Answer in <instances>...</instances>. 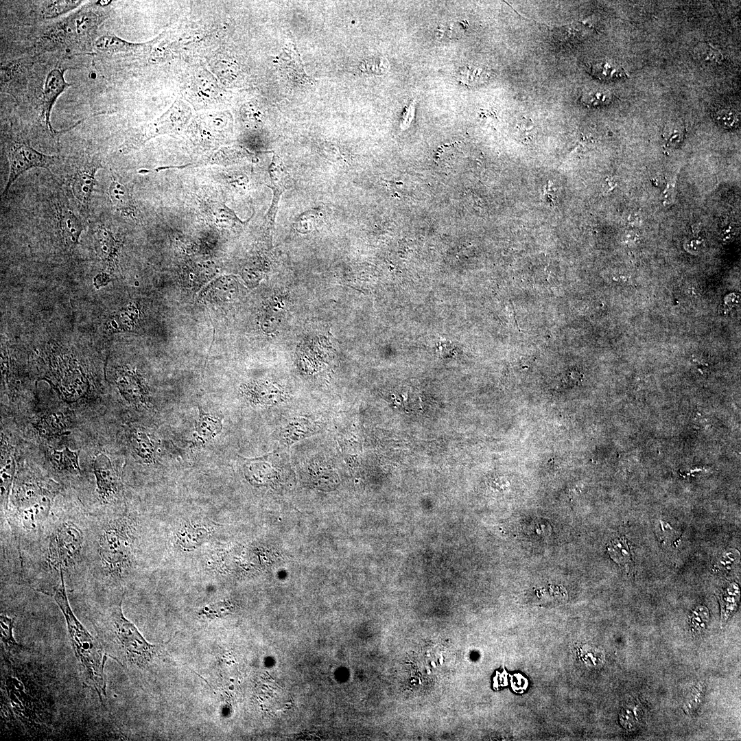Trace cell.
I'll return each mask as SVG.
<instances>
[{
    "instance_id": "cell-15",
    "label": "cell",
    "mask_w": 741,
    "mask_h": 741,
    "mask_svg": "<svg viewBox=\"0 0 741 741\" xmlns=\"http://www.w3.org/2000/svg\"><path fill=\"white\" fill-rule=\"evenodd\" d=\"M1 440V506L5 515L8 510V499L15 472L14 459L8 445Z\"/></svg>"
},
{
    "instance_id": "cell-16",
    "label": "cell",
    "mask_w": 741,
    "mask_h": 741,
    "mask_svg": "<svg viewBox=\"0 0 741 741\" xmlns=\"http://www.w3.org/2000/svg\"><path fill=\"white\" fill-rule=\"evenodd\" d=\"M58 223L63 241L69 248L79 242L80 236L85 228L84 222L73 212L61 209L58 211Z\"/></svg>"
},
{
    "instance_id": "cell-19",
    "label": "cell",
    "mask_w": 741,
    "mask_h": 741,
    "mask_svg": "<svg viewBox=\"0 0 741 741\" xmlns=\"http://www.w3.org/2000/svg\"><path fill=\"white\" fill-rule=\"evenodd\" d=\"M209 216L214 224L219 227L232 228L246 224V221H242L235 213L220 202H212L209 207Z\"/></svg>"
},
{
    "instance_id": "cell-4",
    "label": "cell",
    "mask_w": 741,
    "mask_h": 741,
    "mask_svg": "<svg viewBox=\"0 0 741 741\" xmlns=\"http://www.w3.org/2000/svg\"><path fill=\"white\" fill-rule=\"evenodd\" d=\"M53 596L64 617L71 646L86 681L95 689L103 703L106 698L104 667L108 655L102 642L89 633L73 613L68 600L64 577L54 589Z\"/></svg>"
},
{
    "instance_id": "cell-6",
    "label": "cell",
    "mask_w": 741,
    "mask_h": 741,
    "mask_svg": "<svg viewBox=\"0 0 741 741\" xmlns=\"http://www.w3.org/2000/svg\"><path fill=\"white\" fill-rule=\"evenodd\" d=\"M10 164L8 182L2 196H6L12 185L26 171L34 167L49 169L58 158L56 156L43 154L23 141L12 140L7 148Z\"/></svg>"
},
{
    "instance_id": "cell-33",
    "label": "cell",
    "mask_w": 741,
    "mask_h": 741,
    "mask_svg": "<svg viewBox=\"0 0 741 741\" xmlns=\"http://www.w3.org/2000/svg\"><path fill=\"white\" fill-rule=\"evenodd\" d=\"M715 122L721 128L732 129L736 128L740 121L738 114L731 109H720L714 114Z\"/></svg>"
},
{
    "instance_id": "cell-27",
    "label": "cell",
    "mask_w": 741,
    "mask_h": 741,
    "mask_svg": "<svg viewBox=\"0 0 741 741\" xmlns=\"http://www.w3.org/2000/svg\"><path fill=\"white\" fill-rule=\"evenodd\" d=\"M607 551L613 560L620 565L628 564L631 561V554L627 541L623 537L611 541L608 544Z\"/></svg>"
},
{
    "instance_id": "cell-31",
    "label": "cell",
    "mask_w": 741,
    "mask_h": 741,
    "mask_svg": "<svg viewBox=\"0 0 741 741\" xmlns=\"http://www.w3.org/2000/svg\"><path fill=\"white\" fill-rule=\"evenodd\" d=\"M694 54L699 60L708 63H720L723 59L722 54L717 48L704 42L698 43L694 48Z\"/></svg>"
},
{
    "instance_id": "cell-3",
    "label": "cell",
    "mask_w": 741,
    "mask_h": 741,
    "mask_svg": "<svg viewBox=\"0 0 741 741\" xmlns=\"http://www.w3.org/2000/svg\"><path fill=\"white\" fill-rule=\"evenodd\" d=\"M121 605L122 599L107 607L102 614L97 625L100 642L110 657L139 668H145L156 654L157 646L149 643L124 616Z\"/></svg>"
},
{
    "instance_id": "cell-34",
    "label": "cell",
    "mask_w": 741,
    "mask_h": 741,
    "mask_svg": "<svg viewBox=\"0 0 741 741\" xmlns=\"http://www.w3.org/2000/svg\"><path fill=\"white\" fill-rule=\"evenodd\" d=\"M683 137V128L677 124L668 125L663 133L666 145L670 148L677 145Z\"/></svg>"
},
{
    "instance_id": "cell-10",
    "label": "cell",
    "mask_w": 741,
    "mask_h": 741,
    "mask_svg": "<svg viewBox=\"0 0 741 741\" xmlns=\"http://www.w3.org/2000/svg\"><path fill=\"white\" fill-rule=\"evenodd\" d=\"M101 167L99 163H88L77 167L72 174L70 183L75 198L86 205L96 185V172Z\"/></svg>"
},
{
    "instance_id": "cell-22",
    "label": "cell",
    "mask_w": 741,
    "mask_h": 741,
    "mask_svg": "<svg viewBox=\"0 0 741 741\" xmlns=\"http://www.w3.org/2000/svg\"><path fill=\"white\" fill-rule=\"evenodd\" d=\"M198 408L199 419L196 424V432L201 440H211L222 431V417L204 413L200 406Z\"/></svg>"
},
{
    "instance_id": "cell-12",
    "label": "cell",
    "mask_w": 741,
    "mask_h": 741,
    "mask_svg": "<svg viewBox=\"0 0 741 741\" xmlns=\"http://www.w3.org/2000/svg\"><path fill=\"white\" fill-rule=\"evenodd\" d=\"M189 91L193 97L205 103L217 101L221 96V89L215 78L207 70L199 69L191 78Z\"/></svg>"
},
{
    "instance_id": "cell-23",
    "label": "cell",
    "mask_w": 741,
    "mask_h": 741,
    "mask_svg": "<svg viewBox=\"0 0 741 741\" xmlns=\"http://www.w3.org/2000/svg\"><path fill=\"white\" fill-rule=\"evenodd\" d=\"M589 67L590 73L602 80H615L622 79L626 75L624 69L620 65L607 60L592 62Z\"/></svg>"
},
{
    "instance_id": "cell-35",
    "label": "cell",
    "mask_w": 741,
    "mask_h": 741,
    "mask_svg": "<svg viewBox=\"0 0 741 741\" xmlns=\"http://www.w3.org/2000/svg\"><path fill=\"white\" fill-rule=\"evenodd\" d=\"M583 99L589 106H599L610 101L611 93L605 90H593L585 93Z\"/></svg>"
},
{
    "instance_id": "cell-14",
    "label": "cell",
    "mask_w": 741,
    "mask_h": 741,
    "mask_svg": "<svg viewBox=\"0 0 741 741\" xmlns=\"http://www.w3.org/2000/svg\"><path fill=\"white\" fill-rule=\"evenodd\" d=\"M196 124H198L200 138L203 140L207 139L211 141L215 139L224 137V132L228 130L229 119L228 115L223 112L207 113L200 115Z\"/></svg>"
},
{
    "instance_id": "cell-25",
    "label": "cell",
    "mask_w": 741,
    "mask_h": 741,
    "mask_svg": "<svg viewBox=\"0 0 741 741\" xmlns=\"http://www.w3.org/2000/svg\"><path fill=\"white\" fill-rule=\"evenodd\" d=\"M36 427L46 435L60 434L66 428L64 415L60 412H53L40 418Z\"/></svg>"
},
{
    "instance_id": "cell-7",
    "label": "cell",
    "mask_w": 741,
    "mask_h": 741,
    "mask_svg": "<svg viewBox=\"0 0 741 741\" xmlns=\"http://www.w3.org/2000/svg\"><path fill=\"white\" fill-rule=\"evenodd\" d=\"M270 184L273 195L270 208L264 217L263 226L268 233H272L274 226L279 202L281 195L291 185L292 180L281 158L274 154L268 167Z\"/></svg>"
},
{
    "instance_id": "cell-11",
    "label": "cell",
    "mask_w": 741,
    "mask_h": 741,
    "mask_svg": "<svg viewBox=\"0 0 741 741\" xmlns=\"http://www.w3.org/2000/svg\"><path fill=\"white\" fill-rule=\"evenodd\" d=\"M256 156L246 150L239 147H224L220 148L204 158L186 167H198L206 165H231L244 161L257 162Z\"/></svg>"
},
{
    "instance_id": "cell-13",
    "label": "cell",
    "mask_w": 741,
    "mask_h": 741,
    "mask_svg": "<svg viewBox=\"0 0 741 741\" xmlns=\"http://www.w3.org/2000/svg\"><path fill=\"white\" fill-rule=\"evenodd\" d=\"M107 193L117 211L134 220H137L138 210L130 189L113 174Z\"/></svg>"
},
{
    "instance_id": "cell-9",
    "label": "cell",
    "mask_w": 741,
    "mask_h": 741,
    "mask_svg": "<svg viewBox=\"0 0 741 741\" xmlns=\"http://www.w3.org/2000/svg\"><path fill=\"white\" fill-rule=\"evenodd\" d=\"M64 70L58 69L50 71L44 84L42 113L45 126L51 132H54L50 123V115L53 106L58 96L70 86L64 79Z\"/></svg>"
},
{
    "instance_id": "cell-32",
    "label": "cell",
    "mask_w": 741,
    "mask_h": 741,
    "mask_svg": "<svg viewBox=\"0 0 741 741\" xmlns=\"http://www.w3.org/2000/svg\"><path fill=\"white\" fill-rule=\"evenodd\" d=\"M132 440V447L136 453L141 458L150 460L152 458L153 448L146 434L141 432H135Z\"/></svg>"
},
{
    "instance_id": "cell-24",
    "label": "cell",
    "mask_w": 741,
    "mask_h": 741,
    "mask_svg": "<svg viewBox=\"0 0 741 741\" xmlns=\"http://www.w3.org/2000/svg\"><path fill=\"white\" fill-rule=\"evenodd\" d=\"M0 622L1 642L3 649L6 650L8 653L19 652L21 647L16 642L13 636L14 618L4 613H1Z\"/></svg>"
},
{
    "instance_id": "cell-29",
    "label": "cell",
    "mask_w": 741,
    "mask_h": 741,
    "mask_svg": "<svg viewBox=\"0 0 741 741\" xmlns=\"http://www.w3.org/2000/svg\"><path fill=\"white\" fill-rule=\"evenodd\" d=\"M460 80L469 85H477L485 82L491 76V72L484 67H466L460 71Z\"/></svg>"
},
{
    "instance_id": "cell-8",
    "label": "cell",
    "mask_w": 741,
    "mask_h": 741,
    "mask_svg": "<svg viewBox=\"0 0 741 741\" xmlns=\"http://www.w3.org/2000/svg\"><path fill=\"white\" fill-rule=\"evenodd\" d=\"M93 473L96 481V493L101 504L105 506L111 503L119 491V476L110 459L104 454L98 455L94 462ZM100 513V514H102Z\"/></svg>"
},
{
    "instance_id": "cell-18",
    "label": "cell",
    "mask_w": 741,
    "mask_h": 741,
    "mask_svg": "<svg viewBox=\"0 0 741 741\" xmlns=\"http://www.w3.org/2000/svg\"><path fill=\"white\" fill-rule=\"evenodd\" d=\"M95 249L103 260L111 262L119 249V242L113 233L103 226H99L93 233Z\"/></svg>"
},
{
    "instance_id": "cell-20",
    "label": "cell",
    "mask_w": 741,
    "mask_h": 741,
    "mask_svg": "<svg viewBox=\"0 0 741 741\" xmlns=\"http://www.w3.org/2000/svg\"><path fill=\"white\" fill-rule=\"evenodd\" d=\"M79 453L80 451H71L68 447L62 451L52 449L49 458L56 470L76 474L80 472L78 462Z\"/></svg>"
},
{
    "instance_id": "cell-17",
    "label": "cell",
    "mask_w": 741,
    "mask_h": 741,
    "mask_svg": "<svg viewBox=\"0 0 741 741\" xmlns=\"http://www.w3.org/2000/svg\"><path fill=\"white\" fill-rule=\"evenodd\" d=\"M95 49L101 52L108 54L136 53L148 49L147 44H136L124 40L115 35L105 34L99 37L95 43Z\"/></svg>"
},
{
    "instance_id": "cell-21",
    "label": "cell",
    "mask_w": 741,
    "mask_h": 741,
    "mask_svg": "<svg viewBox=\"0 0 741 741\" xmlns=\"http://www.w3.org/2000/svg\"><path fill=\"white\" fill-rule=\"evenodd\" d=\"M118 386L126 399L130 401L143 402L145 399L147 391L135 374L131 372L123 374Z\"/></svg>"
},
{
    "instance_id": "cell-1",
    "label": "cell",
    "mask_w": 741,
    "mask_h": 741,
    "mask_svg": "<svg viewBox=\"0 0 741 741\" xmlns=\"http://www.w3.org/2000/svg\"><path fill=\"white\" fill-rule=\"evenodd\" d=\"M93 521V515L82 508H52L33 544L36 561L32 565L34 576L51 584L52 591L63 577L66 581L85 576Z\"/></svg>"
},
{
    "instance_id": "cell-2",
    "label": "cell",
    "mask_w": 741,
    "mask_h": 741,
    "mask_svg": "<svg viewBox=\"0 0 741 741\" xmlns=\"http://www.w3.org/2000/svg\"><path fill=\"white\" fill-rule=\"evenodd\" d=\"M58 493V486L51 480L18 475L11 497L12 506L5 516L12 529L23 537L38 536Z\"/></svg>"
},
{
    "instance_id": "cell-30",
    "label": "cell",
    "mask_w": 741,
    "mask_h": 741,
    "mask_svg": "<svg viewBox=\"0 0 741 741\" xmlns=\"http://www.w3.org/2000/svg\"><path fill=\"white\" fill-rule=\"evenodd\" d=\"M98 16L92 12L79 14L74 21L75 31L78 36H89L98 24Z\"/></svg>"
},
{
    "instance_id": "cell-26",
    "label": "cell",
    "mask_w": 741,
    "mask_h": 741,
    "mask_svg": "<svg viewBox=\"0 0 741 741\" xmlns=\"http://www.w3.org/2000/svg\"><path fill=\"white\" fill-rule=\"evenodd\" d=\"M81 1H47L43 3V16L52 19L67 13L80 5Z\"/></svg>"
},
{
    "instance_id": "cell-28",
    "label": "cell",
    "mask_w": 741,
    "mask_h": 741,
    "mask_svg": "<svg viewBox=\"0 0 741 741\" xmlns=\"http://www.w3.org/2000/svg\"><path fill=\"white\" fill-rule=\"evenodd\" d=\"M321 211L320 208L309 209L297 217L294 223L295 229L301 233L310 232L320 222Z\"/></svg>"
},
{
    "instance_id": "cell-5",
    "label": "cell",
    "mask_w": 741,
    "mask_h": 741,
    "mask_svg": "<svg viewBox=\"0 0 741 741\" xmlns=\"http://www.w3.org/2000/svg\"><path fill=\"white\" fill-rule=\"evenodd\" d=\"M191 117V108L183 101L177 99L161 117L132 131L121 145L119 152L128 154L158 136L178 134L189 124Z\"/></svg>"
}]
</instances>
